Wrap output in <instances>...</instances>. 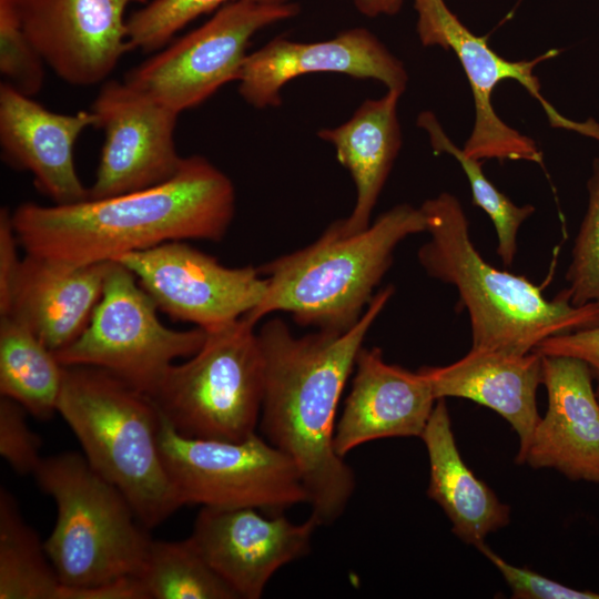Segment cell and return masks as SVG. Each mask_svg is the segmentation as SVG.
Masks as SVG:
<instances>
[{
  "instance_id": "f546056e",
  "label": "cell",
  "mask_w": 599,
  "mask_h": 599,
  "mask_svg": "<svg viewBox=\"0 0 599 599\" xmlns=\"http://www.w3.org/2000/svg\"><path fill=\"white\" fill-rule=\"evenodd\" d=\"M21 1L0 0V73L4 82L34 97L43 87L45 63L26 34Z\"/></svg>"
},
{
  "instance_id": "3957f363",
  "label": "cell",
  "mask_w": 599,
  "mask_h": 599,
  "mask_svg": "<svg viewBox=\"0 0 599 599\" xmlns=\"http://www.w3.org/2000/svg\"><path fill=\"white\" fill-rule=\"evenodd\" d=\"M429 238L417 252L425 272L455 286L471 348L526 355L545 339L599 325V303L572 305L565 291L548 300L522 275L501 271L476 250L459 200L441 192L420 205Z\"/></svg>"
},
{
  "instance_id": "ac0fdd59",
  "label": "cell",
  "mask_w": 599,
  "mask_h": 599,
  "mask_svg": "<svg viewBox=\"0 0 599 599\" xmlns=\"http://www.w3.org/2000/svg\"><path fill=\"white\" fill-rule=\"evenodd\" d=\"M592 379L590 367L579 358L542 356L548 407L535 428L525 464L599 485V400Z\"/></svg>"
},
{
  "instance_id": "cb8c5ba5",
  "label": "cell",
  "mask_w": 599,
  "mask_h": 599,
  "mask_svg": "<svg viewBox=\"0 0 599 599\" xmlns=\"http://www.w3.org/2000/svg\"><path fill=\"white\" fill-rule=\"evenodd\" d=\"M64 366L34 332L11 314L0 316V394L39 419L57 413Z\"/></svg>"
},
{
  "instance_id": "30bf717a",
  "label": "cell",
  "mask_w": 599,
  "mask_h": 599,
  "mask_svg": "<svg viewBox=\"0 0 599 599\" xmlns=\"http://www.w3.org/2000/svg\"><path fill=\"white\" fill-rule=\"evenodd\" d=\"M158 311L135 275L111 261L89 324L54 354L63 366L103 368L150 395L174 362L194 355L206 338L201 327L177 331L165 326Z\"/></svg>"
},
{
  "instance_id": "e575fe53",
  "label": "cell",
  "mask_w": 599,
  "mask_h": 599,
  "mask_svg": "<svg viewBox=\"0 0 599 599\" xmlns=\"http://www.w3.org/2000/svg\"><path fill=\"white\" fill-rule=\"evenodd\" d=\"M58 599H149L140 575L125 576L88 588L61 586Z\"/></svg>"
},
{
  "instance_id": "7c38bea8",
  "label": "cell",
  "mask_w": 599,
  "mask_h": 599,
  "mask_svg": "<svg viewBox=\"0 0 599 599\" xmlns=\"http://www.w3.org/2000/svg\"><path fill=\"white\" fill-rule=\"evenodd\" d=\"M126 266L159 311L205 331L234 322L263 300L266 280L253 266L227 267L183 241L113 260Z\"/></svg>"
},
{
  "instance_id": "ba28073f",
  "label": "cell",
  "mask_w": 599,
  "mask_h": 599,
  "mask_svg": "<svg viewBox=\"0 0 599 599\" xmlns=\"http://www.w3.org/2000/svg\"><path fill=\"white\" fill-rule=\"evenodd\" d=\"M416 30L424 47H440L453 51L469 82L474 98L475 121L463 151L479 161H526L542 165L537 143L509 126L496 113L491 95L504 80H516L541 105L555 129L576 132L599 141V123L593 119L575 121L562 115L542 95L535 68L556 57L551 49L531 60L511 61L499 55L486 38L471 32L448 8L445 0H414Z\"/></svg>"
},
{
  "instance_id": "9a60e30c",
  "label": "cell",
  "mask_w": 599,
  "mask_h": 599,
  "mask_svg": "<svg viewBox=\"0 0 599 599\" xmlns=\"http://www.w3.org/2000/svg\"><path fill=\"white\" fill-rule=\"evenodd\" d=\"M318 522H293L255 508L201 507L190 536L237 599H258L274 573L311 549Z\"/></svg>"
},
{
  "instance_id": "d4e9b609",
  "label": "cell",
  "mask_w": 599,
  "mask_h": 599,
  "mask_svg": "<svg viewBox=\"0 0 599 599\" xmlns=\"http://www.w3.org/2000/svg\"><path fill=\"white\" fill-rule=\"evenodd\" d=\"M60 579L14 497L0 489V599H58Z\"/></svg>"
},
{
  "instance_id": "d6986e66",
  "label": "cell",
  "mask_w": 599,
  "mask_h": 599,
  "mask_svg": "<svg viewBox=\"0 0 599 599\" xmlns=\"http://www.w3.org/2000/svg\"><path fill=\"white\" fill-rule=\"evenodd\" d=\"M343 413L334 433L343 458L356 447L382 438L420 437L437 402L420 368L387 364L382 349L362 347Z\"/></svg>"
},
{
  "instance_id": "4316f807",
  "label": "cell",
  "mask_w": 599,
  "mask_h": 599,
  "mask_svg": "<svg viewBox=\"0 0 599 599\" xmlns=\"http://www.w3.org/2000/svg\"><path fill=\"white\" fill-rule=\"evenodd\" d=\"M417 125L428 134L433 150L451 155L461 166L468 180L473 204L480 207L491 220L497 235V254L502 264L511 266L517 253V234L521 224L535 212L530 204L516 205L485 175L481 161L467 155L446 134L436 115L422 112Z\"/></svg>"
},
{
  "instance_id": "836d02e7",
  "label": "cell",
  "mask_w": 599,
  "mask_h": 599,
  "mask_svg": "<svg viewBox=\"0 0 599 599\" xmlns=\"http://www.w3.org/2000/svg\"><path fill=\"white\" fill-rule=\"evenodd\" d=\"M20 243L16 234L11 211L4 206L0 210V315L9 311L13 285L20 268L18 256Z\"/></svg>"
},
{
  "instance_id": "6da1fadb",
  "label": "cell",
  "mask_w": 599,
  "mask_h": 599,
  "mask_svg": "<svg viewBox=\"0 0 599 599\" xmlns=\"http://www.w3.org/2000/svg\"><path fill=\"white\" fill-rule=\"evenodd\" d=\"M394 287L377 292L355 326L295 336L280 318L257 332L264 361L263 437L296 466L318 525L333 524L355 490V475L334 448L335 415L363 342Z\"/></svg>"
},
{
  "instance_id": "7a4b0ae2",
  "label": "cell",
  "mask_w": 599,
  "mask_h": 599,
  "mask_svg": "<svg viewBox=\"0 0 599 599\" xmlns=\"http://www.w3.org/2000/svg\"><path fill=\"white\" fill-rule=\"evenodd\" d=\"M231 179L202 155L185 156L159 185L100 200L11 211L26 254L83 265L184 240L221 241L235 214Z\"/></svg>"
},
{
  "instance_id": "83f0119b",
  "label": "cell",
  "mask_w": 599,
  "mask_h": 599,
  "mask_svg": "<svg viewBox=\"0 0 599 599\" xmlns=\"http://www.w3.org/2000/svg\"><path fill=\"white\" fill-rule=\"evenodd\" d=\"M236 0H151L126 19L128 39L133 49L151 53L164 48L174 34L196 18ZM285 3L290 0H250Z\"/></svg>"
},
{
  "instance_id": "d590c367",
  "label": "cell",
  "mask_w": 599,
  "mask_h": 599,
  "mask_svg": "<svg viewBox=\"0 0 599 599\" xmlns=\"http://www.w3.org/2000/svg\"><path fill=\"white\" fill-rule=\"evenodd\" d=\"M358 11L370 18L395 16L403 6V0H354Z\"/></svg>"
},
{
  "instance_id": "7402d4cb",
  "label": "cell",
  "mask_w": 599,
  "mask_h": 599,
  "mask_svg": "<svg viewBox=\"0 0 599 599\" xmlns=\"http://www.w3.org/2000/svg\"><path fill=\"white\" fill-rule=\"evenodd\" d=\"M402 94L387 90L378 99L365 100L341 125L317 132L319 139L334 146L338 162L349 172L356 187L351 215L338 220L346 233L359 232L370 224L372 212L399 153Z\"/></svg>"
},
{
  "instance_id": "9c48e42d",
  "label": "cell",
  "mask_w": 599,
  "mask_h": 599,
  "mask_svg": "<svg viewBox=\"0 0 599 599\" xmlns=\"http://www.w3.org/2000/svg\"><path fill=\"white\" fill-rule=\"evenodd\" d=\"M159 444L183 506L277 515L309 501L294 463L256 433L241 441L191 438L162 417Z\"/></svg>"
},
{
  "instance_id": "52a82bcc",
  "label": "cell",
  "mask_w": 599,
  "mask_h": 599,
  "mask_svg": "<svg viewBox=\"0 0 599 599\" xmlns=\"http://www.w3.org/2000/svg\"><path fill=\"white\" fill-rule=\"evenodd\" d=\"M244 316L206 331L202 347L173 364L149 395L182 436L241 441L255 433L264 392L257 333Z\"/></svg>"
},
{
  "instance_id": "4fadbf2b",
  "label": "cell",
  "mask_w": 599,
  "mask_h": 599,
  "mask_svg": "<svg viewBox=\"0 0 599 599\" xmlns=\"http://www.w3.org/2000/svg\"><path fill=\"white\" fill-rule=\"evenodd\" d=\"M90 110L104 141L89 199L149 189L179 172L184 160L174 140L180 113L116 80L102 84Z\"/></svg>"
},
{
  "instance_id": "484cf974",
  "label": "cell",
  "mask_w": 599,
  "mask_h": 599,
  "mask_svg": "<svg viewBox=\"0 0 599 599\" xmlns=\"http://www.w3.org/2000/svg\"><path fill=\"white\" fill-rule=\"evenodd\" d=\"M140 576L149 599H237L190 537L152 540Z\"/></svg>"
},
{
  "instance_id": "5bb4252c",
  "label": "cell",
  "mask_w": 599,
  "mask_h": 599,
  "mask_svg": "<svg viewBox=\"0 0 599 599\" xmlns=\"http://www.w3.org/2000/svg\"><path fill=\"white\" fill-rule=\"evenodd\" d=\"M149 0H22L26 34L45 65L73 87L103 82L132 50L125 9Z\"/></svg>"
},
{
  "instance_id": "5b68a950",
  "label": "cell",
  "mask_w": 599,
  "mask_h": 599,
  "mask_svg": "<svg viewBox=\"0 0 599 599\" xmlns=\"http://www.w3.org/2000/svg\"><path fill=\"white\" fill-rule=\"evenodd\" d=\"M57 413L144 527L183 506L160 451L162 415L148 394L103 368L64 366Z\"/></svg>"
},
{
  "instance_id": "4dcf8cb0",
  "label": "cell",
  "mask_w": 599,
  "mask_h": 599,
  "mask_svg": "<svg viewBox=\"0 0 599 599\" xmlns=\"http://www.w3.org/2000/svg\"><path fill=\"white\" fill-rule=\"evenodd\" d=\"M27 410L16 400L0 399V455L18 474H34L42 457L41 439L27 423Z\"/></svg>"
},
{
  "instance_id": "1f68e13d",
  "label": "cell",
  "mask_w": 599,
  "mask_h": 599,
  "mask_svg": "<svg viewBox=\"0 0 599 599\" xmlns=\"http://www.w3.org/2000/svg\"><path fill=\"white\" fill-rule=\"evenodd\" d=\"M476 548L500 571L518 599H599V593L559 583L527 568L510 565L485 542Z\"/></svg>"
},
{
  "instance_id": "2e32d148",
  "label": "cell",
  "mask_w": 599,
  "mask_h": 599,
  "mask_svg": "<svg viewBox=\"0 0 599 599\" xmlns=\"http://www.w3.org/2000/svg\"><path fill=\"white\" fill-rule=\"evenodd\" d=\"M323 72L377 80L387 90L402 93L408 83L404 63L372 31L353 28L317 42L271 40L246 55L237 79L238 93L254 108L278 106L287 82Z\"/></svg>"
},
{
  "instance_id": "f1b7e54d",
  "label": "cell",
  "mask_w": 599,
  "mask_h": 599,
  "mask_svg": "<svg viewBox=\"0 0 599 599\" xmlns=\"http://www.w3.org/2000/svg\"><path fill=\"white\" fill-rule=\"evenodd\" d=\"M588 206L566 273V290L572 305L599 303V158L587 183Z\"/></svg>"
},
{
  "instance_id": "603a6c76",
  "label": "cell",
  "mask_w": 599,
  "mask_h": 599,
  "mask_svg": "<svg viewBox=\"0 0 599 599\" xmlns=\"http://www.w3.org/2000/svg\"><path fill=\"white\" fill-rule=\"evenodd\" d=\"M429 459L428 497L453 525V532L475 547L510 521V509L464 463L445 398L437 399L420 435Z\"/></svg>"
},
{
  "instance_id": "ffe728a7",
  "label": "cell",
  "mask_w": 599,
  "mask_h": 599,
  "mask_svg": "<svg viewBox=\"0 0 599 599\" xmlns=\"http://www.w3.org/2000/svg\"><path fill=\"white\" fill-rule=\"evenodd\" d=\"M110 262L74 265L26 254L7 314L26 323L52 352L67 347L89 324Z\"/></svg>"
},
{
  "instance_id": "d6a6232c",
  "label": "cell",
  "mask_w": 599,
  "mask_h": 599,
  "mask_svg": "<svg viewBox=\"0 0 599 599\" xmlns=\"http://www.w3.org/2000/svg\"><path fill=\"white\" fill-rule=\"evenodd\" d=\"M532 352L541 356H570L588 364L599 382V325L549 337Z\"/></svg>"
},
{
  "instance_id": "8fae6325",
  "label": "cell",
  "mask_w": 599,
  "mask_h": 599,
  "mask_svg": "<svg viewBox=\"0 0 599 599\" xmlns=\"http://www.w3.org/2000/svg\"><path fill=\"white\" fill-rule=\"evenodd\" d=\"M298 11L295 2L225 3L202 26L132 68L123 81L177 113L195 108L237 81L256 32Z\"/></svg>"
},
{
  "instance_id": "e0dca14e",
  "label": "cell",
  "mask_w": 599,
  "mask_h": 599,
  "mask_svg": "<svg viewBox=\"0 0 599 599\" xmlns=\"http://www.w3.org/2000/svg\"><path fill=\"white\" fill-rule=\"evenodd\" d=\"M95 125L91 110L57 113L9 83H0L1 158L11 167L30 172L39 192L54 204L89 199V189L75 170L73 150L80 134Z\"/></svg>"
},
{
  "instance_id": "8992f818",
  "label": "cell",
  "mask_w": 599,
  "mask_h": 599,
  "mask_svg": "<svg viewBox=\"0 0 599 599\" xmlns=\"http://www.w3.org/2000/svg\"><path fill=\"white\" fill-rule=\"evenodd\" d=\"M33 475L57 507L44 546L62 586L88 588L142 572L152 539L123 494L83 454L42 458Z\"/></svg>"
},
{
  "instance_id": "277c9868",
  "label": "cell",
  "mask_w": 599,
  "mask_h": 599,
  "mask_svg": "<svg viewBox=\"0 0 599 599\" xmlns=\"http://www.w3.org/2000/svg\"><path fill=\"white\" fill-rule=\"evenodd\" d=\"M426 231L420 206L406 203L355 233H346L337 220L312 244L258 267L266 292L244 317L255 325L271 313L284 312L303 326L348 331L376 294L398 244Z\"/></svg>"
},
{
  "instance_id": "44dd1931",
  "label": "cell",
  "mask_w": 599,
  "mask_h": 599,
  "mask_svg": "<svg viewBox=\"0 0 599 599\" xmlns=\"http://www.w3.org/2000/svg\"><path fill=\"white\" fill-rule=\"evenodd\" d=\"M436 399L458 397L486 406L505 418L519 438L517 464H525L540 416L536 393L541 384L542 356L470 349L459 361L422 367Z\"/></svg>"
},
{
  "instance_id": "8d00e7d4",
  "label": "cell",
  "mask_w": 599,
  "mask_h": 599,
  "mask_svg": "<svg viewBox=\"0 0 599 599\" xmlns=\"http://www.w3.org/2000/svg\"><path fill=\"white\" fill-rule=\"evenodd\" d=\"M596 395H597V398H598V400H599V383H598V386H597V388H596Z\"/></svg>"
}]
</instances>
